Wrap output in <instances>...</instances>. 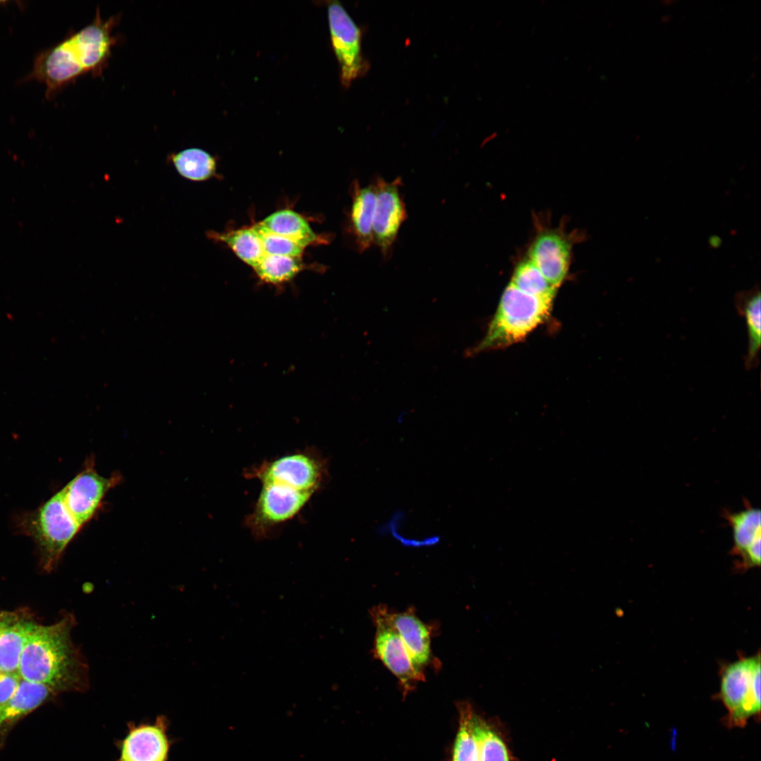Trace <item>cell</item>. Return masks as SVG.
Here are the masks:
<instances>
[{"mask_svg": "<svg viewBox=\"0 0 761 761\" xmlns=\"http://www.w3.org/2000/svg\"><path fill=\"white\" fill-rule=\"evenodd\" d=\"M75 625L72 614L50 625L39 624L22 652L20 677L45 685L55 694L85 691L89 686V668L71 638Z\"/></svg>", "mask_w": 761, "mask_h": 761, "instance_id": "cell-1", "label": "cell"}, {"mask_svg": "<svg viewBox=\"0 0 761 761\" xmlns=\"http://www.w3.org/2000/svg\"><path fill=\"white\" fill-rule=\"evenodd\" d=\"M552 301L524 293L510 283L502 293L486 335L474 351L502 348L519 342L546 320Z\"/></svg>", "mask_w": 761, "mask_h": 761, "instance_id": "cell-2", "label": "cell"}, {"mask_svg": "<svg viewBox=\"0 0 761 761\" xmlns=\"http://www.w3.org/2000/svg\"><path fill=\"white\" fill-rule=\"evenodd\" d=\"M18 528L35 543L40 565L51 571L82 526L66 506L61 490L32 512L18 517Z\"/></svg>", "mask_w": 761, "mask_h": 761, "instance_id": "cell-3", "label": "cell"}, {"mask_svg": "<svg viewBox=\"0 0 761 761\" xmlns=\"http://www.w3.org/2000/svg\"><path fill=\"white\" fill-rule=\"evenodd\" d=\"M328 461L316 449L293 452L245 469L244 475L264 483H279L315 494L329 480Z\"/></svg>", "mask_w": 761, "mask_h": 761, "instance_id": "cell-4", "label": "cell"}, {"mask_svg": "<svg viewBox=\"0 0 761 761\" xmlns=\"http://www.w3.org/2000/svg\"><path fill=\"white\" fill-rule=\"evenodd\" d=\"M760 655L741 658L721 672L720 698L726 707L729 726L743 727L761 707Z\"/></svg>", "mask_w": 761, "mask_h": 761, "instance_id": "cell-5", "label": "cell"}, {"mask_svg": "<svg viewBox=\"0 0 761 761\" xmlns=\"http://www.w3.org/2000/svg\"><path fill=\"white\" fill-rule=\"evenodd\" d=\"M252 511L244 521L257 539L269 538L278 528L294 519L314 494L279 483H264Z\"/></svg>", "mask_w": 761, "mask_h": 761, "instance_id": "cell-6", "label": "cell"}, {"mask_svg": "<svg viewBox=\"0 0 761 761\" xmlns=\"http://www.w3.org/2000/svg\"><path fill=\"white\" fill-rule=\"evenodd\" d=\"M390 610L385 605L373 607L371 615L376 626L373 653L397 678L404 697L413 691L425 675L416 672L406 647L393 626Z\"/></svg>", "mask_w": 761, "mask_h": 761, "instance_id": "cell-7", "label": "cell"}, {"mask_svg": "<svg viewBox=\"0 0 761 761\" xmlns=\"http://www.w3.org/2000/svg\"><path fill=\"white\" fill-rule=\"evenodd\" d=\"M328 23L333 49L340 67L342 86L349 87L369 68L361 52V32L346 10L338 1L328 5Z\"/></svg>", "mask_w": 761, "mask_h": 761, "instance_id": "cell-8", "label": "cell"}, {"mask_svg": "<svg viewBox=\"0 0 761 761\" xmlns=\"http://www.w3.org/2000/svg\"><path fill=\"white\" fill-rule=\"evenodd\" d=\"M120 20V15L104 20L98 7L89 24L68 36L85 74L96 78L102 75L118 41L113 30Z\"/></svg>", "mask_w": 761, "mask_h": 761, "instance_id": "cell-9", "label": "cell"}, {"mask_svg": "<svg viewBox=\"0 0 761 761\" xmlns=\"http://www.w3.org/2000/svg\"><path fill=\"white\" fill-rule=\"evenodd\" d=\"M169 724L164 715L153 722H128L125 736L115 743L119 752L115 761H168L173 743L168 733Z\"/></svg>", "mask_w": 761, "mask_h": 761, "instance_id": "cell-10", "label": "cell"}, {"mask_svg": "<svg viewBox=\"0 0 761 761\" xmlns=\"http://www.w3.org/2000/svg\"><path fill=\"white\" fill-rule=\"evenodd\" d=\"M120 479L118 474L110 477L100 475L88 463L61 490L66 506L82 526L95 516L106 493Z\"/></svg>", "mask_w": 761, "mask_h": 761, "instance_id": "cell-11", "label": "cell"}, {"mask_svg": "<svg viewBox=\"0 0 761 761\" xmlns=\"http://www.w3.org/2000/svg\"><path fill=\"white\" fill-rule=\"evenodd\" d=\"M400 178L388 182L382 178L374 181L376 207L373 221V242L383 255L389 254L403 222L407 210L400 192Z\"/></svg>", "mask_w": 761, "mask_h": 761, "instance_id": "cell-12", "label": "cell"}, {"mask_svg": "<svg viewBox=\"0 0 761 761\" xmlns=\"http://www.w3.org/2000/svg\"><path fill=\"white\" fill-rule=\"evenodd\" d=\"M83 75H85V72L66 37L35 58L28 79L44 83L47 87V97L51 98Z\"/></svg>", "mask_w": 761, "mask_h": 761, "instance_id": "cell-13", "label": "cell"}, {"mask_svg": "<svg viewBox=\"0 0 761 761\" xmlns=\"http://www.w3.org/2000/svg\"><path fill=\"white\" fill-rule=\"evenodd\" d=\"M571 247L569 237L558 230L540 232L531 245L528 259L556 289L569 271Z\"/></svg>", "mask_w": 761, "mask_h": 761, "instance_id": "cell-14", "label": "cell"}, {"mask_svg": "<svg viewBox=\"0 0 761 761\" xmlns=\"http://www.w3.org/2000/svg\"><path fill=\"white\" fill-rule=\"evenodd\" d=\"M38 624L28 612H8L0 629V669L18 673L22 652Z\"/></svg>", "mask_w": 761, "mask_h": 761, "instance_id": "cell-15", "label": "cell"}, {"mask_svg": "<svg viewBox=\"0 0 761 761\" xmlns=\"http://www.w3.org/2000/svg\"><path fill=\"white\" fill-rule=\"evenodd\" d=\"M726 519L732 530V554L740 558L738 567H744L760 553V511L748 505L736 512H726Z\"/></svg>", "mask_w": 761, "mask_h": 761, "instance_id": "cell-16", "label": "cell"}, {"mask_svg": "<svg viewBox=\"0 0 761 761\" xmlns=\"http://www.w3.org/2000/svg\"><path fill=\"white\" fill-rule=\"evenodd\" d=\"M390 620L400 636L412 660L414 667L423 674V668L430 662L431 631L428 626L416 616L411 607L402 612H390Z\"/></svg>", "mask_w": 761, "mask_h": 761, "instance_id": "cell-17", "label": "cell"}, {"mask_svg": "<svg viewBox=\"0 0 761 761\" xmlns=\"http://www.w3.org/2000/svg\"><path fill=\"white\" fill-rule=\"evenodd\" d=\"M734 304L738 314L745 321L748 347L744 366L747 370H751L759 364L761 345V293L759 285L737 292L734 296Z\"/></svg>", "mask_w": 761, "mask_h": 761, "instance_id": "cell-18", "label": "cell"}, {"mask_svg": "<svg viewBox=\"0 0 761 761\" xmlns=\"http://www.w3.org/2000/svg\"><path fill=\"white\" fill-rule=\"evenodd\" d=\"M376 199L374 183L361 186L354 181L349 220L356 245L361 252L368 249L373 243V221Z\"/></svg>", "mask_w": 761, "mask_h": 761, "instance_id": "cell-19", "label": "cell"}, {"mask_svg": "<svg viewBox=\"0 0 761 761\" xmlns=\"http://www.w3.org/2000/svg\"><path fill=\"white\" fill-rule=\"evenodd\" d=\"M471 724L480 761H516L505 735L496 721L485 719L474 710Z\"/></svg>", "mask_w": 761, "mask_h": 761, "instance_id": "cell-20", "label": "cell"}, {"mask_svg": "<svg viewBox=\"0 0 761 761\" xmlns=\"http://www.w3.org/2000/svg\"><path fill=\"white\" fill-rule=\"evenodd\" d=\"M54 694L47 686L21 678L16 693L0 712V726L28 714Z\"/></svg>", "mask_w": 761, "mask_h": 761, "instance_id": "cell-21", "label": "cell"}, {"mask_svg": "<svg viewBox=\"0 0 761 761\" xmlns=\"http://www.w3.org/2000/svg\"><path fill=\"white\" fill-rule=\"evenodd\" d=\"M260 223L271 233L287 238L303 248L318 242L319 238L307 221L290 209L273 213Z\"/></svg>", "mask_w": 761, "mask_h": 761, "instance_id": "cell-22", "label": "cell"}, {"mask_svg": "<svg viewBox=\"0 0 761 761\" xmlns=\"http://www.w3.org/2000/svg\"><path fill=\"white\" fill-rule=\"evenodd\" d=\"M209 236L225 243L241 260L252 268L264 256L261 239L253 226L222 233L210 232Z\"/></svg>", "mask_w": 761, "mask_h": 761, "instance_id": "cell-23", "label": "cell"}, {"mask_svg": "<svg viewBox=\"0 0 761 761\" xmlns=\"http://www.w3.org/2000/svg\"><path fill=\"white\" fill-rule=\"evenodd\" d=\"M168 159L181 176L193 181L206 180L216 170L215 159L199 148H188L172 153Z\"/></svg>", "mask_w": 761, "mask_h": 761, "instance_id": "cell-24", "label": "cell"}, {"mask_svg": "<svg viewBox=\"0 0 761 761\" xmlns=\"http://www.w3.org/2000/svg\"><path fill=\"white\" fill-rule=\"evenodd\" d=\"M457 706L459 727L453 745L452 761H480L478 748L471 724L474 709L467 701L459 702Z\"/></svg>", "mask_w": 761, "mask_h": 761, "instance_id": "cell-25", "label": "cell"}, {"mask_svg": "<svg viewBox=\"0 0 761 761\" xmlns=\"http://www.w3.org/2000/svg\"><path fill=\"white\" fill-rule=\"evenodd\" d=\"M510 283L524 293L543 299H553L557 290L550 284L529 259L517 264Z\"/></svg>", "mask_w": 761, "mask_h": 761, "instance_id": "cell-26", "label": "cell"}, {"mask_svg": "<svg viewBox=\"0 0 761 761\" xmlns=\"http://www.w3.org/2000/svg\"><path fill=\"white\" fill-rule=\"evenodd\" d=\"M300 259L285 256L264 255L253 268L261 280L280 285L292 280L302 270Z\"/></svg>", "mask_w": 761, "mask_h": 761, "instance_id": "cell-27", "label": "cell"}, {"mask_svg": "<svg viewBox=\"0 0 761 761\" xmlns=\"http://www.w3.org/2000/svg\"><path fill=\"white\" fill-rule=\"evenodd\" d=\"M253 228L257 232L264 255H278L301 258L304 248L297 243L268 230L260 222Z\"/></svg>", "mask_w": 761, "mask_h": 761, "instance_id": "cell-28", "label": "cell"}, {"mask_svg": "<svg viewBox=\"0 0 761 761\" xmlns=\"http://www.w3.org/2000/svg\"><path fill=\"white\" fill-rule=\"evenodd\" d=\"M20 679L18 673H4L0 677V712L16 693Z\"/></svg>", "mask_w": 761, "mask_h": 761, "instance_id": "cell-29", "label": "cell"}, {"mask_svg": "<svg viewBox=\"0 0 761 761\" xmlns=\"http://www.w3.org/2000/svg\"><path fill=\"white\" fill-rule=\"evenodd\" d=\"M709 245L712 248H718L722 245V239L717 235H712L709 238Z\"/></svg>", "mask_w": 761, "mask_h": 761, "instance_id": "cell-30", "label": "cell"}, {"mask_svg": "<svg viewBox=\"0 0 761 761\" xmlns=\"http://www.w3.org/2000/svg\"><path fill=\"white\" fill-rule=\"evenodd\" d=\"M7 613L8 612H4L0 614V629L1 628L6 619Z\"/></svg>", "mask_w": 761, "mask_h": 761, "instance_id": "cell-31", "label": "cell"}, {"mask_svg": "<svg viewBox=\"0 0 761 761\" xmlns=\"http://www.w3.org/2000/svg\"><path fill=\"white\" fill-rule=\"evenodd\" d=\"M4 672L0 669V677L2 676Z\"/></svg>", "mask_w": 761, "mask_h": 761, "instance_id": "cell-32", "label": "cell"}, {"mask_svg": "<svg viewBox=\"0 0 761 761\" xmlns=\"http://www.w3.org/2000/svg\"><path fill=\"white\" fill-rule=\"evenodd\" d=\"M1 3H4V1H0V4H1Z\"/></svg>", "mask_w": 761, "mask_h": 761, "instance_id": "cell-33", "label": "cell"}]
</instances>
